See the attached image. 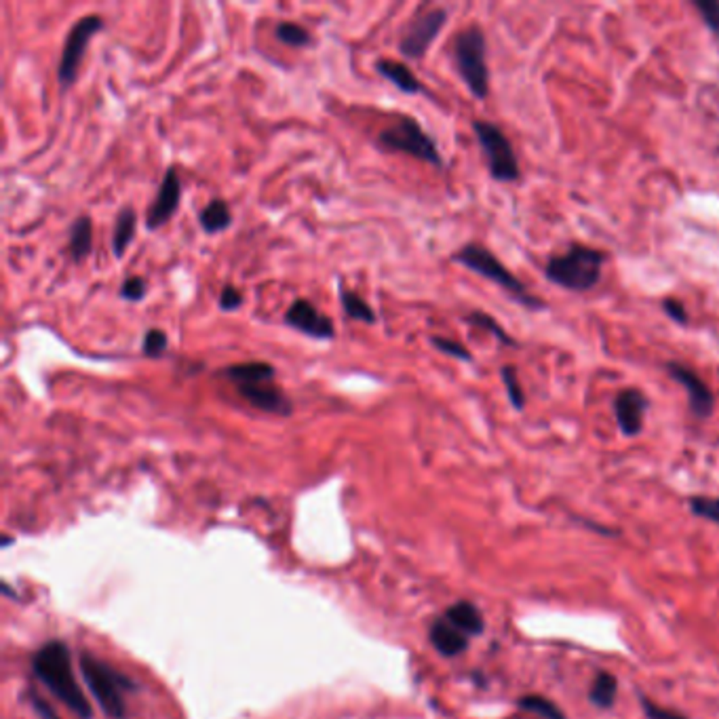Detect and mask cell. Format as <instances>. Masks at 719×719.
<instances>
[{
	"mask_svg": "<svg viewBox=\"0 0 719 719\" xmlns=\"http://www.w3.org/2000/svg\"><path fill=\"white\" fill-rule=\"evenodd\" d=\"M616 694H618L616 677L608 673V671H599L591 683V689H588V700H591V705L597 706V709H612L616 703Z\"/></svg>",
	"mask_w": 719,
	"mask_h": 719,
	"instance_id": "22",
	"label": "cell"
},
{
	"mask_svg": "<svg viewBox=\"0 0 719 719\" xmlns=\"http://www.w3.org/2000/svg\"><path fill=\"white\" fill-rule=\"evenodd\" d=\"M452 260L460 264V266L469 268L470 273L479 275V276H483V279L494 283V285H498L500 290L509 293V296L515 300L517 304L523 306V309L546 310L545 300L536 298L534 293H529L528 287L523 285V283L517 279V276L512 275L511 270L506 268L490 250H487V247H483L479 243H467L464 247H460L456 253H453Z\"/></svg>",
	"mask_w": 719,
	"mask_h": 719,
	"instance_id": "3",
	"label": "cell"
},
{
	"mask_svg": "<svg viewBox=\"0 0 719 719\" xmlns=\"http://www.w3.org/2000/svg\"><path fill=\"white\" fill-rule=\"evenodd\" d=\"M689 511L700 520H706L719 526V498L713 496H692L689 498Z\"/></svg>",
	"mask_w": 719,
	"mask_h": 719,
	"instance_id": "29",
	"label": "cell"
},
{
	"mask_svg": "<svg viewBox=\"0 0 719 719\" xmlns=\"http://www.w3.org/2000/svg\"><path fill=\"white\" fill-rule=\"evenodd\" d=\"M80 671L106 715L112 719L125 717V692L133 689V681L93 654H82Z\"/></svg>",
	"mask_w": 719,
	"mask_h": 719,
	"instance_id": "5",
	"label": "cell"
},
{
	"mask_svg": "<svg viewBox=\"0 0 719 719\" xmlns=\"http://www.w3.org/2000/svg\"><path fill=\"white\" fill-rule=\"evenodd\" d=\"M378 146L382 150L403 152L424 161L433 167H444V156H441L437 141L424 131L414 116L401 114L391 125L385 127L378 135Z\"/></svg>",
	"mask_w": 719,
	"mask_h": 719,
	"instance_id": "6",
	"label": "cell"
},
{
	"mask_svg": "<svg viewBox=\"0 0 719 719\" xmlns=\"http://www.w3.org/2000/svg\"><path fill=\"white\" fill-rule=\"evenodd\" d=\"M444 618L447 622H452L458 630H462L467 638H477L486 629L479 608L470 604V601H458V604L450 605Z\"/></svg>",
	"mask_w": 719,
	"mask_h": 719,
	"instance_id": "17",
	"label": "cell"
},
{
	"mask_svg": "<svg viewBox=\"0 0 719 719\" xmlns=\"http://www.w3.org/2000/svg\"><path fill=\"white\" fill-rule=\"evenodd\" d=\"M340 304H342V309H344L346 317H351V319L363 321V323H368V326H374V323L378 321L374 309H371V306L365 302V300L359 296L357 292L346 290L344 285L340 287Z\"/></svg>",
	"mask_w": 719,
	"mask_h": 719,
	"instance_id": "23",
	"label": "cell"
},
{
	"mask_svg": "<svg viewBox=\"0 0 719 719\" xmlns=\"http://www.w3.org/2000/svg\"><path fill=\"white\" fill-rule=\"evenodd\" d=\"M241 304H243V293H241L234 285L224 287L222 293H220V300H217V306H220V310L233 312V310L241 309Z\"/></svg>",
	"mask_w": 719,
	"mask_h": 719,
	"instance_id": "35",
	"label": "cell"
},
{
	"mask_svg": "<svg viewBox=\"0 0 719 719\" xmlns=\"http://www.w3.org/2000/svg\"><path fill=\"white\" fill-rule=\"evenodd\" d=\"M517 705H520L523 711L536 713V715H540L542 719H568L565 717V713L559 709V705L553 703L551 698L540 697V694H528V697H521L517 700Z\"/></svg>",
	"mask_w": 719,
	"mask_h": 719,
	"instance_id": "25",
	"label": "cell"
},
{
	"mask_svg": "<svg viewBox=\"0 0 719 719\" xmlns=\"http://www.w3.org/2000/svg\"><path fill=\"white\" fill-rule=\"evenodd\" d=\"M428 638H430V644H433L435 650H437L441 656H447V658L460 656V654L469 647L467 635L453 627L452 622H447L444 616L437 618V621L430 624Z\"/></svg>",
	"mask_w": 719,
	"mask_h": 719,
	"instance_id": "15",
	"label": "cell"
},
{
	"mask_svg": "<svg viewBox=\"0 0 719 719\" xmlns=\"http://www.w3.org/2000/svg\"><path fill=\"white\" fill-rule=\"evenodd\" d=\"M663 312L669 317L671 321H675L677 326L686 327L689 323V315H688L686 306H683L681 302H677V300H673V298L663 300Z\"/></svg>",
	"mask_w": 719,
	"mask_h": 719,
	"instance_id": "34",
	"label": "cell"
},
{
	"mask_svg": "<svg viewBox=\"0 0 719 719\" xmlns=\"http://www.w3.org/2000/svg\"><path fill=\"white\" fill-rule=\"evenodd\" d=\"M146 293H148V283H146L144 276L133 275V276H127V279L123 281L119 296L125 300V302L138 304L146 298Z\"/></svg>",
	"mask_w": 719,
	"mask_h": 719,
	"instance_id": "31",
	"label": "cell"
},
{
	"mask_svg": "<svg viewBox=\"0 0 719 719\" xmlns=\"http://www.w3.org/2000/svg\"><path fill=\"white\" fill-rule=\"evenodd\" d=\"M430 344H433L435 349L441 351L447 357H453V359H458V361H464V363H473V355H470V351L467 349V346L460 344V342H456V340L441 338V335H433V338H430Z\"/></svg>",
	"mask_w": 719,
	"mask_h": 719,
	"instance_id": "30",
	"label": "cell"
},
{
	"mask_svg": "<svg viewBox=\"0 0 719 719\" xmlns=\"http://www.w3.org/2000/svg\"><path fill=\"white\" fill-rule=\"evenodd\" d=\"M200 228L207 234H217L233 226V211L226 205V200L214 199L211 203L199 214Z\"/></svg>",
	"mask_w": 719,
	"mask_h": 719,
	"instance_id": "21",
	"label": "cell"
},
{
	"mask_svg": "<svg viewBox=\"0 0 719 719\" xmlns=\"http://www.w3.org/2000/svg\"><path fill=\"white\" fill-rule=\"evenodd\" d=\"M500 380H503V385L506 388V397H509L512 410L521 411L526 408V393H523L521 388V382H520V374H517V368H512V365H503L500 368Z\"/></svg>",
	"mask_w": 719,
	"mask_h": 719,
	"instance_id": "26",
	"label": "cell"
},
{
	"mask_svg": "<svg viewBox=\"0 0 719 719\" xmlns=\"http://www.w3.org/2000/svg\"><path fill=\"white\" fill-rule=\"evenodd\" d=\"M135 228H138V214L133 207H123L116 216L114 222V234H112V251L116 258L125 256L127 247L131 245L135 237Z\"/></svg>",
	"mask_w": 719,
	"mask_h": 719,
	"instance_id": "20",
	"label": "cell"
},
{
	"mask_svg": "<svg viewBox=\"0 0 719 719\" xmlns=\"http://www.w3.org/2000/svg\"><path fill=\"white\" fill-rule=\"evenodd\" d=\"M276 369L266 361H247L228 365L222 369L224 378H228L234 386L243 385H258V382H275Z\"/></svg>",
	"mask_w": 719,
	"mask_h": 719,
	"instance_id": "16",
	"label": "cell"
},
{
	"mask_svg": "<svg viewBox=\"0 0 719 719\" xmlns=\"http://www.w3.org/2000/svg\"><path fill=\"white\" fill-rule=\"evenodd\" d=\"M650 410V399L639 388H622L614 397V418L624 437H638Z\"/></svg>",
	"mask_w": 719,
	"mask_h": 719,
	"instance_id": "12",
	"label": "cell"
},
{
	"mask_svg": "<svg viewBox=\"0 0 719 719\" xmlns=\"http://www.w3.org/2000/svg\"><path fill=\"white\" fill-rule=\"evenodd\" d=\"M447 23V11L444 7H435L418 13L408 26L399 40V51L410 60H420L427 55L428 47L435 43L441 30Z\"/></svg>",
	"mask_w": 719,
	"mask_h": 719,
	"instance_id": "9",
	"label": "cell"
},
{
	"mask_svg": "<svg viewBox=\"0 0 719 719\" xmlns=\"http://www.w3.org/2000/svg\"><path fill=\"white\" fill-rule=\"evenodd\" d=\"M68 251L74 262H82L89 258L93 250V224L89 216H79L72 222L68 233Z\"/></svg>",
	"mask_w": 719,
	"mask_h": 719,
	"instance_id": "19",
	"label": "cell"
},
{
	"mask_svg": "<svg viewBox=\"0 0 719 719\" xmlns=\"http://www.w3.org/2000/svg\"><path fill=\"white\" fill-rule=\"evenodd\" d=\"M32 706H34V709L38 711L40 719H60V717L55 715V711H53L51 706L45 703V700H40V698H32Z\"/></svg>",
	"mask_w": 719,
	"mask_h": 719,
	"instance_id": "36",
	"label": "cell"
},
{
	"mask_svg": "<svg viewBox=\"0 0 719 719\" xmlns=\"http://www.w3.org/2000/svg\"><path fill=\"white\" fill-rule=\"evenodd\" d=\"M376 72L385 76L386 80H391L399 91L408 93V96H416V93L422 91L418 76L405 63L394 60H378L376 62Z\"/></svg>",
	"mask_w": 719,
	"mask_h": 719,
	"instance_id": "18",
	"label": "cell"
},
{
	"mask_svg": "<svg viewBox=\"0 0 719 719\" xmlns=\"http://www.w3.org/2000/svg\"><path fill=\"white\" fill-rule=\"evenodd\" d=\"M694 9L698 11V15L703 17L705 26L709 30L719 37V3L717 0H694Z\"/></svg>",
	"mask_w": 719,
	"mask_h": 719,
	"instance_id": "32",
	"label": "cell"
},
{
	"mask_svg": "<svg viewBox=\"0 0 719 719\" xmlns=\"http://www.w3.org/2000/svg\"><path fill=\"white\" fill-rule=\"evenodd\" d=\"M275 37L281 40L283 45L293 47V49H302V47H309L312 43L310 32L304 30L302 26L293 21H279L275 28Z\"/></svg>",
	"mask_w": 719,
	"mask_h": 719,
	"instance_id": "27",
	"label": "cell"
},
{
	"mask_svg": "<svg viewBox=\"0 0 719 719\" xmlns=\"http://www.w3.org/2000/svg\"><path fill=\"white\" fill-rule=\"evenodd\" d=\"M464 323H469V326H473V327H479V329H483V332H487V334H492L494 338H496L500 344H504V346H520L517 344V340L515 338H511L509 335V332H506V329L500 326V323L494 319L492 315H487V312H481V310H473V312H469L467 317H464Z\"/></svg>",
	"mask_w": 719,
	"mask_h": 719,
	"instance_id": "24",
	"label": "cell"
},
{
	"mask_svg": "<svg viewBox=\"0 0 719 719\" xmlns=\"http://www.w3.org/2000/svg\"><path fill=\"white\" fill-rule=\"evenodd\" d=\"M453 63L470 96L486 99L490 96V70H487V40L477 23L458 32L453 40Z\"/></svg>",
	"mask_w": 719,
	"mask_h": 719,
	"instance_id": "4",
	"label": "cell"
},
{
	"mask_svg": "<svg viewBox=\"0 0 719 719\" xmlns=\"http://www.w3.org/2000/svg\"><path fill=\"white\" fill-rule=\"evenodd\" d=\"M241 397L251 403L256 410L275 416H292V401L275 382H258V385L237 386Z\"/></svg>",
	"mask_w": 719,
	"mask_h": 719,
	"instance_id": "14",
	"label": "cell"
},
{
	"mask_svg": "<svg viewBox=\"0 0 719 719\" xmlns=\"http://www.w3.org/2000/svg\"><path fill=\"white\" fill-rule=\"evenodd\" d=\"M664 371H667L671 380H675L677 385L686 388L689 411L694 416L700 418V420L713 416V411H715V394H713L709 385L700 378L697 371L680 361H669L664 365Z\"/></svg>",
	"mask_w": 719,
	"mask_h": 719,
	"instance_id": "10",
	"label": "cell"
},
{
	"mask_svg": "<svg viewBox=\"0 0 719 719\" xmlns=\"http://www.w3.org/2000/svg\"><path fill=\"white\" fill-rule=\"evenodd\" d=\"M180 199H182V182L178 169L169 167L165 171L156 197L148 207V216H146V226H148V230H158L161 226H165V224L173 217L175 211H178Z\"/></svg>",
	"mask_w": 719,
	"mask_h": 719,
	"instance_id": "13",
	"label": "cell"
},
{
	"mask_svg": "<svg viewBox=\"0 0 719 719\" xmlns=\"http://www.w3.org/2000/svg\"><path fill=\"white\" fill-rule=\"evenodd\" d=\"M285 326L315 340H332L335 335L334 321L317 309L310 300L298 298L285 312Z\"/></svg>",
	"mask_w": 719,
	"mask_h": 719,
	"instance_id": "11",
	"label": "cell"
},
{
	"mask_svg": "<svg viewBox=\"0 0 719 719\" xmlns=\"http://www.w3.org/2000/svg\"><path fill=\"white\" fill-rule=\"evenodd\" d=\"M605 260H608L605 251L582 243H571L563 253L549 258L545 276L562 290L585 293L597 287Z\"/></svg>",
	"mask_w": 719,
	"mask_h": 719,
	"instance_id": "2",
	"label": "cell"
},
{
	"mask_svg": "<svg viewBox=\"0 0 719 719\" xmlns=\"http://www.w3.org/2000/svg\"><path fill=\"white\" fill-rule=\"evenodd\" d=\"M32 669L40 681L80 719H91L93 711L85 692L76 681L70 650L62 641H49L37 652Z\"/></svg>",
	"mask_w": 719,
	"mask_h": 719,
	"instance_id": "1",
	"label": "cell"
},
{
	"mask_svg": "<svg viewBox=\"0 0 719 719\" xmlns=\"http://www.w3.org/2000/svg\"><path fill=\"white\" fill-rule=\"evenodd\" d=\"M473 131L487 161V171H490L492 180L500 182V184H511V182L520 180V161H517L515 148H512L511 140L506 138L503 129L490 121L477 119L473 121Z\"/></svg>",
	"mask_w": 719,
	"mask_h": 719,
	"instance_id": "7",
	"label": "cell"
},
{
	"mask_svg": "<svg viewBox=\"0 0 719 719\" xmlns=\"http://www.w3.org/2000/svg\"><path fill=\"white\" fill-rule=\"evenodd\" d=\"M167 349H169V338H167V334L163 332V329L152 327V329H148V332L144 334L141 351H144L146 357L158 359V357H163L165 352H167Z\"/></svg>",
	"mask_w": 719,
	"mask_h": 719,
	"instance_id": "28",
	"label": "cell"
},
{
	"mask_svg": "<svg viewBox=\"0 0 719 719\" xmlns=\"http://www.w3.org/2000/svg\"><path fill=\"white\" fill-rule=\"evenodd\" d=\"M99 30H104V20L96 13L80 17V20L70 28L66 43H63L62 49L60 68H57V79H60L62 87L74 85L87 47H89L91 38L96 37Z\"/></svg>",
	"mask_w": 719,
	"mask_h": 719,
	"instance_id": "8",
	"label": "cell"
},
{
	"mask_svg": "<svg viewBox=\"0 0 719 719\" xmlns=\"http://www.w3.org/2000/svg\"><path fill=\"white\" fill-rule=\"evenodd\" d=\"M641 709L646 713V719H688L683 713L667 709V706H660L646 697H641Z\"/></svg>",
	"mask_w": 719,
	"mask_h": 719,
	"instance_id": "33",
	"label": "cell"
}]
</instances>
